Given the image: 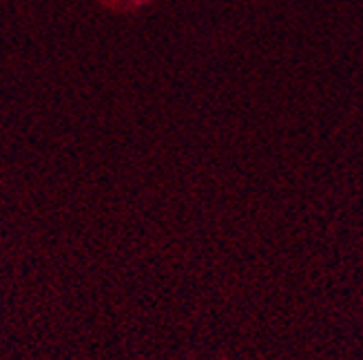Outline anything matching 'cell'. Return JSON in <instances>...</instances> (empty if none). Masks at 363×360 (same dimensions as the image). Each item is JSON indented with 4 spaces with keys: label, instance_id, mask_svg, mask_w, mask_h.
Returning <instances> with one entry per match:
<instances>
[]
</instances>
